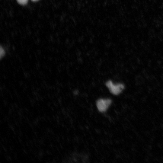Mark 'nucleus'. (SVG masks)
Returning <instances> with one entry per match:
<instances>
[{"mask_svg": "<svg viewBox=\"0 0 163 163\" xmlns=\"http://www.w3.org/2000/svg\"><path fill=\"white\" fill-rule=\"evenodd\" d=\"M106 84L110 92L115 95L119 94L124 88L123 84L120 83L114 85L110 80L107 81Z\"/></svg>", "mask_w": 163, "mask_h": 163, "instance_id": "obj_1", "label": "nucleus"}, {"mask_svg": "<svg viewBox=\"0 0 163 163\" xmlns=\"http://www.w3.org/2000/svg\"><path fill=\"white\" fill-rule=\"evenodd\" d=\"M112 103L110 99H100L96 102V105L98 110L101 112L105 111Z\"/></svg>", "mask_w": 163, "mask_h": 163, "instance_id": "obj_2", "label": "nucleus"}, {"mask_svg": "<svg viewBox=\"0 0 163 163\" xmlns=\"http://www.w3.org/2000/svg\"><path fill=\"white\" fill-rule=\"evenodd\" d=\"M17 1L19 4L24 5L27 3L28 0H17Z\"/></svg>", "mask_w": 163, "mask_h": 163, "instance_id": "obj_3", "label": "nucleus"}, {"mask_svg": "<svg viewBox=\"0 0 163 163\" xmlns=\"http://www.w3.org/2000/svg\"><path fill=\"white\" fill-rule=\"evenodd\" d=\"M32 0L34 1H37V0Z\"/></svg>", "mask_w": 163, "mask_h": 163, "instance_id": "obj_4", "label": "nucleus"}]
</instances>
